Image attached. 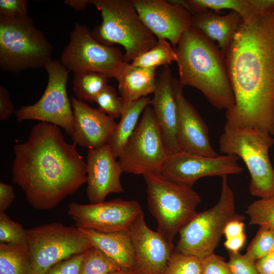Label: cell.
<instances>
[{"label": "cell", "instance_id": "cell-1", "mask_svg": "<svg viewBox=\"0 0 274 274\" xmlns=\"http://www.w3.org/2000/svg\"><path fill=\"white\" fill-rule=\"evenodd\" d=\"M225 60L235 99L226 123L274 135V10L242 21Z\"/></svg>", "mask_w": 274, "mask_h": 274}, {"label": "cell", "instance_id": "cell-42", "mask_svg": "<svg viewBox=\"0 0 274 274\" xmlns=\"http://www.w3.org/2000/svg\"><path fill=\"white\" fill-rule=\"evenodd\" d=\"M244 223L241 221H232L229 222L225 226L223 234L226 238L238 236L244 232Z\"/></svg>", "mask_w": 274, "mask_h": 274}, {"label": "cell", "instance_id": "cell-13", "mask_svg": "<svg viewBox=\"0 0 274 274\" xmlns=\"http://www.w3.org/2000/svg\"><path fill=\"white\" fill-rule=\"evenodd\" d=\"M142 212L136 200L121 198L89 204L71 202L67 206L77 227L106 233L128 231Z\"/></svg>", "mask_w": 274, "mask_h": 274}, {"label": "cell", "instance_id": "cell-7", "mask_svg": "<svg viewBox=\"0 0 274 274\" xmlns=\"http://www.w3.org/2000/svg\"><path fill=\"white\" fill-rule=\"evenodd\" d=\"M52 46L28 16L0 17V68L19 72L44 67L51 58Z\"/></svg>", "mask_w": 274, "mask_h": 274}, {"label": "cell", "instance_id": "cell-32", "mask_svg": "<svg viewBox=\"0 0 274 274\" xmlns=\"http://www.w3.org/2000/svg\"><path fill=\"white\" fill-rule=\"evenodd\" d=\"M274 249V229L260 226L245 255L253 262L267 255Z\"/></svg>", "mask_w": 274, "mask_h": 274}, {"label": "cell", "instance_id": "cell-48", "mask_svg": "<svg viewBox=\"0 0 274 274\" xmlns=\"http://www.w3.org/2000/svg\"></svg>", "mask_w": 274, "mask_h": 274}, {"label": "cell", "instance_id": "cell-45", "mask_svg": "<svg viewBox=\"0 0 274 274\" xmlns=\"http://www.w3.org/2000/svg\"><path fill=\"white\" fill-rule=\"evenodd\" d=\"M109 274H134V272L132 270L121 269L111 272Z\"/></svg>", "mask_w": 274, "mask_h": 274}, {"label": "cell", "instance_id": "cell-36", "mask_svg": "<svg viewBox=\"0 0 274 274\" xmlns=\"http://www.w3.org/2000/svg\"><path fill=\"white\" fill-rule=\"evenodd\" d=\"M200 263L201 274H232L224 258L214 253L200 259Z\"/></svg>", "mask_w": 274, "mask_h": 274}, {"label": "cell", "instance_id": "cell-15", "mask_svg": "<svg viewBox=\"0 0 274 274\" xmlns=\"http://www.w3.org/2000/svg\"><path fill=\"white\" fill-rule=\"evenodd\" d=\"M143 24L157 39L169 41L175 48L191 26L192 15L173 1L131 0Z\"/></svg>", "mask_w": 274, "mask_h": 274}, {"label": "cell", "instance_id": "cell-30", "mask_svg": "<svg viewBox=\"0 0 274 274\" xmlns=\"http://www.w3.org/2000/svg\"><path fill=\"white\" fill-rule=\"evenodd\" d=\"M245 213L249 217L250 225L274 229V196L253 201Z\"/></svg>", "mask_w": 274, "mask_h": 274}, {"label": "cell", "instance_id": "cell-23", "mask_svg": "<svg viewBox=\"0 0 274 274\" xmlns=\"http://www.w3.org/2000/svg\"><path fill=\"white\" fill-rule=\"evenodd\" d=\"M155 68L124 62L114 78L123 104H128L154 93L157 86Z\"/></svg>", "mask_w": 274, "mask_h": 274}, {"label": "cell", "instance_id": "cell-24", "mask_svg": "<svg viewBox=\"0 0 274 274\" xmlns=\"http://www.w3.org/2000/svg\"><path fill=\"white\" fill-rule=\"evenodd\" d=\"M151 103L150 97L146 96L124 104L120 120L109 143L115 159L119 157L127 141L134 131L141 114Z\"/></svg>", "mask_w": 274, "mask_h": 274}, {"label": "cell", "instance_id": "cell-11", "mask_svg": "<svg viewBox=\"0 0 274 274\" xmlns=\"http://www.w3.org/2000/svg\"><path fill=\"white\" fill-rule=\"evenodd\" d=\"M60 61L69 71L95 72L108 78H114L124 62L119 48L100 43L87 26L79 23L70 33Z\"/></svg>", "mask_w": 274, "mask_h": 274}, {"label": "cell", "instance_id": "cell-26", "mask_svg": "<svg viewBox=\"0 0 274 274\" xmlns=\"http://www.w3.org/2000/svg\"><path fill=\"white\" fill-rule=\"evenodd\" d=\"M27 246L0 243V274H30Z\"/></svg>", "mask_w": 274, "mask_h": 274}, {"label": "cell", "instance_id": "cell-29", "mask_svg": "<svg viewBox=\"0 0 274 274\" xmlns=\"http://www.w3.org/2000/svg\"><path fill=\"white\" fill-rule=\"evenodd\" d=\"M121 269L114 260L93 246L84 253L79 274H109Z\"/></svg>", "mask_w": 274, "mask_h": 274}, {"label": "cell", "instance_id": "cell-37", "mask_svg": "<svg viewBox=\"0 0 274 274\" xmlns=\"http://www.w3.org/2000/svg\"><path fill=\"white\" fill-rule=\"evenodd\" d=\"M25 0H0V17L22 18L27 17Z\"/></svg>", "mask_w": 274, "mask_h": 274}, {"label": "cell", "instance_id": "cell-3", "mask_svg": "<svg viewBox=\"0 0 274 274\" xmlns=\"http://www.w3.org/2000/svg\"><path fill=\"white\" fill-rule=\"evenodd\" d=\"M179 81L196 88L214 107L226 111L235 104L225 56L215 42L190 26L175 48Z\"/></svg>", "mask_w": 274, "mask_h": 274}, {"label": "cell", "instance_id": "cell-41", "mask_svg": "<svg viewBox=\"0 0 274 274\" xmlns=\"http://www.w3.org/2000/svg\"><path fill=\"white\" fill-rule=\"evenodd\" d=\"M259 274H274V252H271L255 262Z\"/></svg>", "mask_w": 274, "mask_h": 274}, {"label": "cell", "instance_id": "cell-18", "mask_svg": "<svg viewBox=\"0 0 274 274\" xmlns=\"http://www.w3.org/2000/svg\"><path fill=\"white\" fill-rule=\"evenodd\" d=\"M184 86L175 79V89L179 110L177 144L180 152L208 157L219 155L210 142L208 127L194 107L183 94Z\"/></svg>", "mask_w": 274, "mask_h": 274}, {"label": "cell", "instance_id": "cell-19", "mask_svg": "<svg viewBox=\"0 0 274 274\" xmlns=\"http://www.w3.org/2000/svg\"><path fill=\"white\" fill-rule=\"evenodd\" d=\"M175 79L168 65L164 66L151 103L168 154L180 152L177 139L179 110Z\"/></svg>", "mask_w": 274, "mask_h": 274}, {"label": "cell", "instance_id": "cell-12", "mask_svg": "<svg viewBox=\"0 0 274 274\" xmlns=\"http://www.w3.org/2000/svg\"><path fill=\"white\" fill-rule=\"evenodd\" d=\"M48 75L46 89L34 104L23 106L15 111L18 121L37 120L62 127L72 135L74 114L68 97L66 83L68 71L60 60H51L44 67Z\"/></svg>", "mask_w": 274, "mask_h": 274}, {"label": "cell", "instance_id": "cell-21", "mask_svg": "<svg viewBox=\"0 0 274 274\" xmlns=\"http://www.w3.org/2000/svg\"><path fill=\"white\" fill-rule=\"evenodd\" d=\"M242 21L241 16L234 11L220 15L213 11L207 10L192 15L191 26L199 30L211 41L216 42L225 56Z\"/></svg>", "mask_w": 274, "mask_h": 274}, {"label": "cell", "instance_id": "cell-4", "mask_svg": "<svg viewBox=\"0 0 274 274\" xmlns=\"http://www.w3.org/2000/svg\"><path fill=\"white\" fill-rule=\"evenodd\" d=\"M102 16L93 37L109 46L121 45L125 50L124 61L128 62L153 48L157 38L143 24L131 0H90Z\"/></svg>", "mask_w": 274, "mask_h": 274}, {"label": "cell", "instance_id": "cell-20", "mask_svg": "<svg viewBox=\"0 0 274 274\" xmlns=\"http://www.w3.org/2000/svg\"><path fill=\"white\" fill-rule=\"evenodd\" d=\"M74 132L76 145L96 149L109 144L117 123L114 119L76 98H72Z\"/></svg>", "mask_w": 274, "mask_h": 274}, {"label": "cell", "instance_id": "cell-10", "mask_svg": "<svg viewBox=\"0 0 274 274\" xmlns=\"http://www.w3.org/2000/svg\"><path fill=\"white\" fill-rule=\"evenodd\" d=\"M168 154L153 109L148 106L118 158L119 165L123 172L160 174Z\"/></svg>", "mask_w": 274, "mask_h": 274}, {"label": "cell", "instance_id": "cell-40", "mask_svg": "<svg viewBox=\"0 0 274 274\" xmlns=\"http://www.w3.org/2000/svg\"><path fill=\"white\" fill-rule=\"evenodd\" d=\"M15 198L13 187L8 184L0 182V213H5L11 206Z\"/></svg>", "mask_w": 274, "mask_h": 274}, {"label": "cell", "instance_id": "cell-31", "mask_svg": "<svg viewBox=\"0 0 274 274\" xmlns=\"http://www.w3.org/2000/svg\"><path fill=\"white\" fill-rule=\"evenodd\" d=\"M162 274H201L200 259L175 250Z\"/></svg>", "mask_w": 274, "mask_h": 274}, {"label": "cell", "instance_id": "cell-28", "mask_svg": "<svg viewBox=\"0 0 274 274\" xmlns=\"http://www.w3.org/2000/svg\"><path fill=\"white\" fill-rule=\"evenodd\" d=\"M173 61H177L175 49L166 39L159 38L157 39V42L153 48L136 58L131 64L144 68L156 69L160 65H168Z\"/></svg>", "mask_w": 274, "mask_h": 274}, {"label": "cell", "instance_id": "cell-8", "mask_svg": "<svg viewBox=\"0 0 274 274\" xmlns=\"http://www.w3.org/2000/svg\"><path fill=\"white\" fill-rule=\"evenodd\" d=\"M143 177L149 209L157 222V231L173 243L176 234L196 213L200 197L192 187L169 181L160 174Z\"/></svg>", "mask_w": 274, "mask_h": 274}, {"label": "cell", "instance_id": "cell-5", "mask_svg": "<svg viewBox=\"0 0 274 274\" xmlns=\"http://www.w3.org/2000/svg\"><path fill=\"white\" fill-rule=\"evenodd\" d=\"M220 150L235 155L245 163L250 175V192L260 198L274 196V169L268 151L274 138L268 132L225 123L219 141Z\"/></svg>", "mask_w": 274, "mask_h": 274}, {"label": "cell", "instance_id": "cell-16", "mask_svg": "<svg viewBox=\"0 0 274 274\" xmlns=\"http://www.w3.org/2000/svg\"><path fill=\"white\" fill-rule=\"evenodd\" d=\"M128 232L133 245L134 274H162L174 252L173 243L147 225L143 211L135 219Z\"/></svg>", "mask_w": 274, "mask_h": 274}, {"label": "cell", "instance_id": "cell-17", "mask_svg": "<svg viewBox=\"0 0 274 274\" xmlns=\"http://www.w3.org/2000/svg\"><path fill=\"white\" fill-rule=\"evenodd\" d=\"M86 172V194L91 203L105 201L110 193L123 192L120 181L123 171L109 144L88 150Z\"/></svg>", "mask_w": 274, "mask_h": 274}, {"label": "cell", "instance_id": "cell-33", "mask_svg": "<svg viewBox=\"0 0 274 274\" xmlns=\"http://www.w3.org/2000/svg\"><path fill=\"white\" fill-rule=\"evenodd\" d=\"M0 243L27 246L26 230L6 213H0Z\"/></svg>", "mask_w": 274, "mask_h": 274}, {"label": "cell", "instance_id": "cell-14", "mask_svg": "<svg viewBox=\"0 0 274 274\" xmlns=\"http://www.w3.org/2000/svg\"><path fill=\"white\" fill-rule=\"evenodd\" d=\"M238 159L235 155L208 157L179 152L167 155L160 174L169 181L192 187L203 177L242 173L244 169L238 165Z\"/></svg>", "mask_w": 274, "mask_h": 274}, {"label": "cell", "instance_id": "cell-34", "mask_svg": "<svg viewBox=\"0 0 274 274\" xmlns=\"http://www.w3.org/2000/svg\"><path fill=\"white\" fill-rule=\"evenodd\" d=\"M95 102L100 111L113 119L121 117L124 104L113 87L108 85L97 95Z\"/></svg>", "mask_w": 274, "mask_h": 274}, {"label": "cell", "instance_id": "cell-39", "mask_svg": "<svg viewBox=\"0 0 274 274\" xmlns=\"http://www.w3.org/2000/svg\"><path fill=\"white\" fill-rule=\"evenodd\" d=\"M14 106L7 89L0 86V120L4 121L12 115Z\"/></svg>", "mask_w": 274, "mask_h": 274}, {"label": "cell", "instance_id": "cell-9", "mask_svg": "<svg viewBox=\"0 0 274 274\" xmlns=\"http://www.w3.org/2000/svg\"><path fill=\"white\" fill-rule=\"evenodd\" d=\"M30 274H45L51 267L93 247L77 227L60 222L40 225L26 230Z\"/></svg>", "mask_w": 274, "mask_h": 274}, {"label": "cell", "instance_id": "cell-22", "mask_svg": "<svg viewBox=\"0 0 274 274\" xmlns=\"http://www.w3.org/2000/svg\"><path fill=\"white\" fill-rule=\"evenodd\" d=\"M92 246L114 260L122 269L133 270L135 255L128 231L102 232L79 228Z\"/></svg>", "mask_w": 274, "mask_h": 274}, {"label": "cell", "instance_id": "cell-46", "mask_svg": "<svg viewBox=\"0 0 274 274\" xmlns=\"http://www.w3.org/2000/svg\"><path fill=\"white\" fill-rule=\"evenodd\" d=\"M271 252H274V249Z\"/></svg>", "mask_w": 274, "mask_h": 274}, {"label": "cell", "instance_id": "cell-35", "mask_svg": "<svg viewBox=\"0 0 274 274\" xmlns=\"http://www.w3.org/2000/svg\"><path fill=\"white\" fill-rule=\"evenodd\" d=\"M229 260L227 262L232 274H259L255 262L245 254L239 252L228 251Z\"/></svg>", "mask_w": 274, "mask_h": 274}, {"label": "cell", "instance_id": "cell-6", "mask_svg": "<svg viewBox=\"0 0 274 274\" xmlns=\"http://www.w3.org/2000/svg\"><path fill=\"white\" fill-rule=\"evenodd\" d=\"M222 178L220 196L211 208L196 213L180 230L176 250L201 259L214 253L226 225L245 219L236 211L234 193L227 176Z\"/></svg>", "mask_w": 274, "mask_h": 274}, {"label": "cell", "instance_id": "cell-38", "mask_svg": "<svg viewBox=\"0 0 274 274\" xmlns=\"http://www.w3.org/2000/svg\"><path fill=\"white\" fill-rule=\"evenodd\" d=\"M84 253L75 255L58 262L45 274H79Z\"/></svg>", "mask_w": 274, "mask_h": 274}, {"label": "cell", "instance_id": "cell-27", "mask_svg": "<svg viewBox=\"0 0 274 274\" xmlns=\"http://www.w3.org/2000/svg\"><path fill=\"white\" fill-rule=\"evenodd\" d=\"M73 91L81 101L95 102L99 93L108 85V77L92 71L74 72Z\"/></svg>", "mask_w": 274, "mask_h": 274}, {"label": "cell", "instance_id": "cell-43", "mask_svg": "<svg viewBox=\"0 0 274 274\" xmlns=\"http://www.w3.org/2000/svg\"><path fill=\"white\" fill-rule=\"evenodd\" d=\"M246 238V235L243 233L238 236L227 238L224 242V246L228 251L238 252L244 246Z\"/></svg>", "mask_w": 274, "mask_h": 274}, {"label": "cell", "instance_id": "cell-44", "mask_svg": "<svg viewBox=\"0 0 274 274\" xmlns=\"http://www.w3.org/2000/svg\"><path fill=\"white\" fill-rule=\"evenodd\" d=\"M64 3L76 10L80 11L85 9L90 0H65Z\"/></svg>", "mask_w": 274, "mask_h": 274}, {"label": "cell", "instance_id": "cell-47", "mask_svg": "<svg viewBox=\"0 0 274 274\" xmlns=\"http://www.w3.org/2000/svg\"><path fill=\"white\" fill-rule=\"evenodd\" d=\"M273 161H274V156H273Z\"/></svg>", "mask_w": 274, "mask_h": 274}, {"label": "cell", "instance_id": "cell-2", "mask_svg": "<svg viewBox=\"0 0 274 274\" xmlns=\"http://www.w3.org/2000/svg\"><path fill=\"white\" fill-rule=\"evenodd\" d=\"M12 181L36 210L56 207L86 182V162L58 126L41 122L27 141L14 146Z\"/></svg>", "mask_w": 274, "mask_h": 274}, {"label": "cell", "instance_id": "cell-25", "mask_svg": "<svg viewBox=\"0 0 274 274\" xmlns=\"http://www.w3.org/2000/svg\"><path fill=\"white\" fill-rule=\"evenodd\" d=\"M186 8L193 15L210 10L219 12L227 9L234 11L242 17L243 22H249L257 18L259 13L249 0H185Z\"/></svg>", "mask_w": 274, "mask_h": 274}]
</instances>
